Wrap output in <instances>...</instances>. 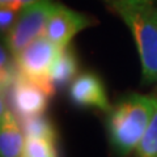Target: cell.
Segmentation results:
<instances>
[{"instance_id": "obj_6", "label": "cell", "mask_w": 157, "mask_h": 157, "mask_svg": "<svg viewBox=\"0 0 157 157\" xmlns=\"http://www.w3.org/2000/svg\"><path fill=\"white\" fill-rule=\"evenodd\" d=\"M11 86L12 102L20 118L39 115L45 113L50 96L38 84L17 70Z\"/></svg>"}, {"instance_id": "obj_12", "label": "cell", "mask_w": 157, "mask_h": 157, "mask_svg": "<svg viewBox=\"0 0 157 157\" xmlns=\"http://www.w3.org/2000/svg\"><path fill=\"white\" fill-rule=\"evenodd\" d=\"M137 157H157V105L143 139L136 148Z\"/></svg>"}, {"instance_id": "obj_5", "label": "cell", "mask_w": 157, "mask_h": 157, "mask_svg": "<svg viewBox=\"0 0 157 157\" xmlns=\"http://www.w3.org/2000/svg\"><path fill=\"white\" fill-rule=\"evenodd\" d=\"M90 25L92 20L85 14L56 4L46 25L45 37L60 48H66L78 32Z\"/></svg>"}, {"instance_id": "obj_4", "label": "cell", "mask_w": 157, "mask_h": 157, "mask_svg": "<svg viewBox=\"0 0 157 157\" xmlns=\"http://www.w3.org/2000/svg\"><path fill=\"white\" fill-rule=\"evenodd\" d=\"M56 3L51 0L32 4L20 11L12 29L7 33L6 45L14 56H17L29 43L45 36L46 25L55 9Z\"/></svg>"}, {"instance_id": "obj_10", "label": "cell", "mask_w": 157, "mask_h": 157, "mask_svg": "<svg viewBox=\"0 0 157 157\" xmlns=\"http://www.w3.org/2000/svg\"><path fill=\"white\" fill-rule=\"evenodd\" d=\"M20 123L25 137H39L56 141V130L43 114L20 118Z\"/></svg>"}, {"instance_id": "obj_2", "label": "cell", "mask_w": 157, "mask_h": 157, "mask_svg": "<svg viewBox=\"0 0 157 157\" xmlns=\"http://www.w3.org/2000/svg\"><path fill=\"white\" fill-rule=\"evenodd\" d=\"M130 28L145 81L157 80V4L155 0H104Z\"/></svg>"}, {"instance_id": "obj_9", "label": "cell", "mask_w": 157, "mask_h": 157, "mask_svg": "<svg viewBox=\"0 0 157 157\" xmlns=\"http://www.w3.org/2000/svg\"><path fill=\"white\" fill-rule=\"evenodd\" d=\"M77 72V62L70 48H63L52 63L50 77L55 85H64Z\"/></svg>"}, {"instance_id": "obj_1", "label": "cell", "mask_w": 157, "mask_h": 157, "mask_svg": "<svg viewBox=\"0 0 157 157\" xmlns=\"http://www.w3.org/2000/svg\"><path fill=\"white\" fill-rule=\"evenodd\" d=\"M156 105L157 98L134 93L111 107L107 130L113 151L119 157L136 151L148 128Z\"/></svg>"}, {"instance_id": "obj_11", "label": "cell", "mask_w": 157, "mask_h": 157, "mask_svg": "<svg viewBox=\"0 0 157 157\" xmlns=\"http://www.w3.org/2000/svg\"><path fill=\"white\" fill-rule=\"evenodd\" d=\"M22 157H58L55 141L39 137H25Z\"/></svg>"}, {"instance_id": "obj_8", "label": "cell", "mask_w": 157, "mask_h": 157, "mask_svg": "<svg viewBox=\"0 0 157 157\" xmlns=\"http://www.w3.org/2000/svg\"><path fill=\"white\" fill-rule=\"evenodd\" d=\"M24 132L21 123L11 110L2 109L0 119V157H22Z\"/></svg>"}, {"instance_id": "obj_3", "label": "cell", "mask_w": 157, "mask_h": 157, "mask_svg": "<svg viewBox=\"0 0 157 157\" xmlns=\"http://www.w3.org/2000/svg\"><path fill=\"white\" fill-rule=\"evenodd\" d=\"M62 50L63 48L42 36L29 43L16 56L17 70L38 84L51 97L55 92V84L50 77V70Z\"/></svg>"}, {"instance_id": "obj_13", "label": "cell", "mask_w": 157, "mask_h": 157, "mask_svg": "<svg viewBox=\"0 0 157 157\" xmlns=\"http://www.w3.org/2000/svg\"><path fill=\"white\" fill-rule=\"evenodd\" d=\"M20 11L11 7H2L0 9V30L3 33H8L12 29L17 20V14Z\"/></svg>"}, {"instance_id": "obj_7", "label": "cell", "mask_w": 157, "mask_h": 157, "mask_svg": "<svg viewBox=\"0 0 157 157\" xmlns=\"http://www.w3.org/2000/svg\"><path fill=\"white\" fill-rule=\"evenodd\" d=\"M70 96L78 106L96 107L104 111L111 110L104 84L93 73H82L76 77L71 84Z\"/></svg>"}, {"instance_id": "obj_14", "label": "cell", "mask_w": 157, "mask_h": 157, "mask_svg": "<svg viewBox=\"0 0 157 157\" xmlns=\"http://www.w3.org/2000/svg\"><path fill=\"white\" fill-rule=\"evenodd\" d=\"M41 2H47V0H0L2 7H11L17 11H21L25 7H29L32 4H37Z\"/></svg>"}]
</instances>
